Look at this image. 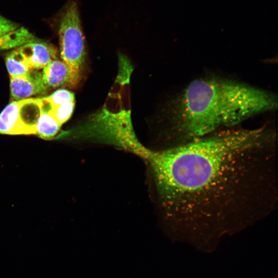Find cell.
Instances as JSON below:
<instances>
[{
	"instance_id": "cell-1",
	"label": "cell",
	"mask_w": 278,
	"mask_h": 278,
	"mask_svg": "<svg viewBox=\"0 0 278 278\" xmlns=\"http://www.w3.org/2000/svg\"><path fill=\"white\" fill-rule=\"evenodd\" d=\"M276 134L264 126L220 129L135 154L149 167L165 217L187 229L223 227L270 212L277 200Z\"/></svg>"
},
{
	"instance_id": "cell-2",
	"label": "cell",
	"mask_w": 278,
	"mask_h": 278,
	"mask_svg": "<svg viewBox=\"0 0 278 278\" xmlns=\"http://www.w3.org/2000/svg\"><path fill=\"white\" fill-rule=\"evenodd\" d=\"M166 108L168 138L175 146L216 130L237 126L274 110L277 97L265 90L219 76L194 80Z\"/></svg>"
},
{
	"instance_id": "cell-3",
	"label": "cell",
	"mask_w": 278,
	"mask_h": 278,
	"mask_svg": "<svg viewBox=\"0 0 278 278\" xmlns=\"http://www.w3.org/2000/svg\"><path fill=\"white\" fill-rule=\"evenodd\" d=\"M59 36L61 60L81 73L86 50L77 0H69L64 7L60 20Z\"/></svg>"
},
{
	"instance_id": "cell-4",
	"label": "cell",
	"mask_w": 278,
	"mask_h": 278,
	"mask_svg": "<svg viewBox=\"0 0 278 278\" xmlns=\"http://www.w3.org/2000/svg\"><path fill=\"white\" fill-rule=\"evenodd\" d=\"M43 111L41 98L13 101L0 114V134H37V121Z\"/></svg>"
},
{
	"instance_id": "cell-5",
	"label": "cell",
	"mask_w": 278,
	"mask_h": 278,
	"mask_svg": "<svg viewBox=\"0 0 278 278\" xmlns=\"http://www.w3.org/2000/svg\"><path fill=\"white\" fill-rule=\"evenodd\" d=\"M41 76L43 84L48 90L75 86L81 79V73L62 60L57 59L43 68Z\"/></svg>"
},
{
	"instance_id": "cell-6",
	"label": "cell",
	"mask_w": 278,
	"mask_h": 278,
	"mask_svg": "<svg viewBox=\"0 0 278 278\" xmlns=\"http://www.w3.org/2000/svg\"><path fill=\"white\" fill-rule=\"evenodd\" d=\"M19 48L33 70L43 68L57 59V50L54 47L36 39Z\"/></svg>"
},
{
	"instance_id": "cell-7",
	"label": "cell",
	"mask_w": 278,
	"mask_h": 278,
	"mask_svg": "<svg viewBox=\"0 0 278 278\" xmlns=\"http://www.w3.org/2000/svg\"><path fill=\"white\" fill-rule=\"evenodd\" d=\"M11 96L14 101L27 99L47 91L41 73L33 71L29 75L10 77Z\"/></svg>"
},
{
	"instance_id": "cell-8",
	"label": "cell",
	"mask_w": 278,
	"mask_h": 278,
	"mask_svg": "<svg viewBox=\"0 0 278 278\" xmlns=\"http://www.w3.org/2000/svg\"><path fill=\"white\" fill-rule=\"evenodd\" d=\"M6 65L10 77L28 76L33 71L25 60L19 47L7 54Z\"/></svg>"
},
{
	"instance_id": "cell-9",
	"label": "cell",
	"mask_w": 278,
	"mask_h": 278,
	"mask_svg": "<svg viewBox=\"0 0 278 278\" xmlns=\"http://www.w3.org/2000/svg\"><path fill=\"white\" fill-rule=\"evenodd\" d=\"M61 127L49 113L43 110L37 121V134L41 138L49 139L57 134Z\"/></svg>"
},
{
	"instance_id": "cell-10",
	"label": "cell",
	"mask_w": 278,
	"mask_h": 278,
	"mask_svg": "<svg viewBox=\"0 0 278 278\" xmlns=\"http://www.w3.org/2000/svg\"><path fill=\"white\" fill-rule=\"evenodd\" d=\"M75 104V100L67 101L50 108L47 112L49 113L61 126L72 116Z\"/></svg>"
},
{
	"instance_id": "cell-11",
	"label": "cell",
	"mask_w": 278,
	"mask_h": 278,
	"mask_svg": "<svg viewBox=\"0 0 278 278\" xmlns=\"http://www.w3.org/2000/svg\"><path fill=\"white\" fill-rule=\"evenodd\" d=\"M42 99L47 105L49 111L50 108L65 102L75 100V96L74 94L70 91L61 89L57 90L49 96L43 97Z\"/></svg>"
},
{
	"instance_id": "cell-12",
	"label": "cell",
	"mask_w": 278,
	"mask_h": 278,
	"mask_svg": "<svg viewBox=\"0 0 278 278\" xmlns=\"http://www.w3.org/2000/svg\"><path fill=\"white\" fill-rule=\"evenodd\" d=\"M19 25L0 15V38L15 30Z\"/></svg>"
}]
</instances>
